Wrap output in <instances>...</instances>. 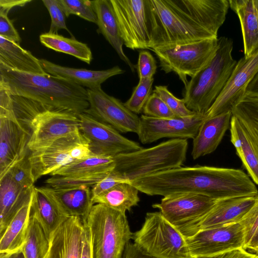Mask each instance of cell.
Masks as SVG:
<instances>
[{
	"instance_id": "21",
	"label": "cell",
	"mask_w": 258,
	"mask_h": 258,
	"mask_svg": "<svg viewBox=\"0 0 258 258\" xmlns=\"http://www.w3.org/2000/svg\"><path fill=\"white\" fill-rule=\"evenodd\" d=\"M63 216L79 217L85 222L94 205L89 186L54 189L41 187Z\"/></svg>"
},
{
	"instance_id": "38",
	"label": "cell",
	"mask_w": 258,
	"mask_h": 258,
	"mask_svg": "<svg viewBox=\"0 0 258 258\" xmlns=\"http://www.w3.org/2000/svg\"><path fill=\"white\" fill-rule=\"evenodd\" d=\"M239 223L244 232L243 248L251 249L258 242V196L255 204Z\"/></svg>"
},
{
	"instance_id": "47",
	"label": "cell",
	"mask_w": 258,
	"mask_h": 258,
	"mask_svg": "<svg viewBox=\"0 0 258 258\" xmlns=\"http://www.w3.org/2000/svg\"><path fill=\"white\" fill-rule=\"evenodd\" d=\"M122 258H156L148 254L135 242L126 244Z\"/></svg>"
},
{
	"instance_id": "10",
	"label": "cell",
	"mask_w": 258,
	"mask_h": 258,
	"mask_svg": "<svg viewBox=\"0 0 258 258\" xmlns=\"http://www.w3.org/2000/svg\"><path fill=\"white\" fill-rule=\"evenodd\" d=\"M120 37L132 50L150 49L151 26L148 0H110Z\"/></svg>"
},
{
	"instance_id": "46",
	"label": "cell",
	"mask_w": 258,
	"mask_h": 258,
	"mask_svg": "<svg viewBox=\"0 0 258 258\" xmlns=\"http://www.w3.org/2000/svg\"><path fill=\"white\" fill-rule=\"evenodd\" d=\"M121 182H123V181L111 171L102 180L92 186L91 189L92 197L96 196Z\"/></svg>"
},
{
	"instance_id": "9",
	"label": "cell",
	"mask_w": 258,
	"mask_h": 258,
	"mask_svg": "<svg viewBox=\"0 0 258 258\" xmlns=\"http://www.w3.org/2000/svg\"><path fill=\"white\" fill-rule=\"evenodd\" d=\"M27 99L31 114L29 125L31 133L27 145L29 151L43 148L80 130L79 114L51 109L37 101Z\"/></svg>"
},
{
	"instance_id": "45",
	"label": "cell",
	"mask_w": 258,
	"mask_h": 258,
	"mask_svg": "<svg viewBox=\"0 0 258 258\" xmlns=\"http://www.w3.org/2000/svg\"><path fill=\"white\" fill-rule=\"evenodd\" d=\"M8 13L0 11V36L20 44L21 38L12 21L9 18Z\"/></svg>"
},
{
	"instance_id": "17",
	"label": "cell",
	"mask_w": 258,
	"mask_h": 258,
	"mask_svg": "<svg viewBox=\"0 0 258 258\" xmlns=\"http://www.w3.org/2000/svg\"><path fill=\"white\" fill-rule=\"evenodd\" d=\"M88 141L79 130L60 138L43 148L29 151L28 159L35 181L41 176L50 175L62 166L75 161L72 156L73 149Z\"/></svg>"
},
{
	"instance_id": "32",
	"label": "cell",
	"mask_w": 258,
	"mask_h": 258,
	"mask_svg": "<svg viewBox=\"0 0 258 258\" xmlns=\"http://www.w3.org/2000/svg\"><path fill=\"white\" fill-rule=\"evenodd\" d=\"M258 154V98L243 96L232 109Z\"/></svg>"
},
{
	"instance_id": "39",
	"label": "cell",
	"mask_w": 258,
	"mask_h": 258,
	"mask_svg": "<svg viewBox=\"0 0 258 258\" xmlns=\"http://www.w3.org/2000/svg\"><path fill=\"white\" fill-rule=\"evenodd\" d=\"M66 17L76 15L85 20L97 23L93 1L89 0H58Z\"/></svg>"
},
{
	"instance_id": "35",
	"label": "cell",
	"mask_w": 258,
	"mask_h": 258,
	"mask_svg": "<svg viewBox=\"0 0 258 258\" xmlns=\"http://www.w3.org/2000/svg\"><path fill=\"white\" fill-rule=\"evenodd\" d=\"M49 241L31 211L25 243L23 250L26 258H46Z\"/></svg>"
},
{
	"instance_id": "4",
	"label": "cell",
	"mask_w": 258,
	"mask_h": 258,
	"mask_svg": "<svg viewBox=\"0 0 258 258\" xmlns=\"http://www.w3.org/2000/svg\"><path fill=\"white\" fill-rule=\"evenodd\" d=\"M233 46L231 39L226 37L218 38V47L212 58L191 78L184 88L183 99L188 109L206 115L236 64L237 61L232 55Z\"/></svg>"
},
{
	"instance_id": "18",
	"label": "cell",
	"mask_w": 258,
	"mask_h": 258,
	"mask_svg": "<svg viewBox=\"0 0 258 258\" xmlns=\"http://www.w3.org/2000/svg\"><path fill=\"white\" fill-rule=\"evenodd\" d=\"M258 72V49L250 56H244L238 61L220 95L206 114V118L232 111L242 98L246 89Z\"/></svg>"
},
{
	"instance_id": "50",
	"label": "cell",
	"mask_w": 258,
	"mask_h": 258,
	"mask_svg": "<svg viewBox=\"0 0 258 258\" xmlns=\"http://www.w3.org/2000/svg\"><path fill=\"white\" fill-rule=\"evenodd\" d=\"M244 96L258 98V72L248 84Z\"/></svg>"
},
{
	"instance_id": "23",
	"label": "cell",
	"mask_w": 258,
	"mask_h": 258,
	"mask_svg": "<svg viewBox=\"0 0 258 258\" xmlns=\"http://www.w3.org/2000/svg\"><path fill=\"white\" fill-rule=\"evenodd\" d=\"M232 116V111H228L205 118L193 139L191 153L193 159L196 160L216 150L230 127Z\"/></svg>"
},
{
	"instance_id": "15",
	"label": "cell",
	"mask_w": 258,
	"mask_h": 258,
	"mask_svg": "<svg viewBox=\"0 0 258 258\" xmlns=\"http://www.w3.org/2000/svg\"><path fill=\"white\" fill-rule=\"evenodd\" d=\"M87 89L89 108L84 112L107 123L117 131L138 134L140 117L130 110L119 99L99 87Z\"/></svg>"
},
{
	"instance_id": "29",
	"label": "cell",
	"mask_w": 258,
	"mask_h": 258,
	"mask_svg": "<svg viewBox=\"0 0 258 258\" xmlns=\"http://www.w3.org/2000/svg\"><path fill=\"white\" fill-rule=\"evenodd\" d=\"M31 212L48 241L60 224L67 218L60 213L41 187H34Z\"/></svg>"
},
{
	"instance_id": "44",
	"label": "cell",
	"mask_w": 258,
	"mask_h": 258,
	"mask_svg": "<svg viewBox=\"0 0 258 258\" xmlns=\"http://www.w3.org/2000/svg\"><path fill=\"white\" fill-rule=\"evenodd\" d=\"M135 68L139 79L153 78L157 68L156 61L150 52L146 50L140 52Z\"/></svg>"
},
{
	"instance_id": "42",
	"label": "cell",
	"mask_w": 258,
	"mask_h": 258,
	"mask_svg": "<svg viewBox=\"0 0 258 258\" xmlns=\"http://www.w3.org/2000/svg\"><path fill=\"white\" fill-rule=\"evenodd\" d=\"M144 115L157 118H169L175 115L155 93L151 94L143 110Z\"/></svg>"
},
{
	"instance_id": "27",
	"label": "cell",
	"mask_w": 258,
	"mask_h": 258,
	"mask_svg": "<svg viewBox=\"0 0 258 258\" xmlns=\"http://www.w3.org/2000/svg\"><path fill=\"white\" fill-rule=\"evenodd\" d=\"M230 8L237 15L243 37L244 56L258 49V18L253 0H229Z\"/></svg>"
},
{
	"instance_id": "5",
	"label": "cell",
	"mask_w": 258,
	"mask_h": 258,
	"mask_svg": "<svg viewBox=\"0 0 258 258\" xmlns=\"http://www.w3.org/2000/svg\"><path fill=\"white\" fill-rule=\"evenodd\" d=\"M188 141L173 139L155 146L113 156L112 172L123 182L181 167L185 162Z\"/></svg>"
},
{
	"instance_id": "51",
	"label": "cell",
	"mask_w": 258,
	"mask_h": 258,
	"mask_svg": "<svg viewBox=\"0 0 258 258\" xmlns=\"http://www.w3.org/2000/svg\"><path fill=\"white\" fill-rule=\"evenodd\" d=\"M86 224V223H85ZM86 227L85 238L84 241L81 258H92L90 237L88 229Z\"/></svg>"
},
{
	"instance_id": "34",
	"label": "cell",
	"mask_w": 258,
	"mask_h": 258,
	"mask_svg": "<svg viewBox=\"0 0 258 258\" xmlns=\"http://www.w3.org/2000/svg\"><path fill=\"white\" fill-rule=\"evenodd\" d=\"M113 156L93 155L89 158L72 162L56 170L51 176H70L110 173L114 168Z\"/></svg>"
},
{
	"instance_id": "37",
	"label": "cell",
	"mask_w": 258,
	"mask_h": 258,
	"mask_svg": "<svg viewBox=\"0 0 258 258\" xmlns=\"http://www.w3.org/2000/svg\"><path fill=\"white\" fill-rule=\"evenodd\" d=\"M153 82L154 78L139 79L131 96L124 103V105L132 112L141 113L151 94Z\"/></svg>"
},
{
	"instance_id": "24",
	"label": "cell",
	"mask_w": 258,
	"mask_h": 258,
	"mask_svg": "<svg viewBox=\"0 0 258 258\" xmlns=\"http://www.w3.org/2000/svg\"><path fill=\"white\" fill-rule=\"evenodd\" d=\"M34 187L23 188L8 173L0 178V235L18 211L30 199Z\"/></svg>"
},
{
	"instance_id": "49",
	"label": "cell",
	"mask_w": 258,
	"mask_h": 258,
	"mask_svg": "<svg viewBox=\"0 0 258 258\" xmlns=\"http://www.w3.org/2000/svg\"><path fill=\"white\" fill-rule=\"evenodd\" d=\"M31 0H0V11L9 13L10 10L15 7H23Z\"/></svg>"
},
{
	"instance_id": "14",
	"label": "cell",
	"mask_w": 258,
	"mask_h": 258,
	"mask_svg": "<svg viewBox=\"0 0 258 258\" xmlns=\"http://www.w3.org/2000/svg\"><path fill=\"white\" fill-rule=\"evenodd\" d=\"M30 136L16 116L12 104L0 109V178L28 153Z\"/></svg>"
},
{
	"instance_id": "43",
	"label": "cell",
	"mask_w": 258,
	"mask_h": 258,
	"mask_svg": "<svg viewBox=\"0 0 258 258\" xmlns=\"http://www.w3.org/2000/svg\"><path fill=\"white\" fill-rule=\"evenodd\" d=\"M42 2L51 17V25L48 32L57 34L58 31L60 29L69 31L66 24V16L58 0H42Z\"/></svg>"
},
{
	"instance_id": "22",
	"label": "cell",
	"mask_w": 258,
	"mask_h": 258,
	"mask_svg": "<svg viewBox=\"0 0 258 258\" xmlns=\"http://www.w3.org/2000/svg\"><path fill=\"white\" fill-rule=\"evenodd\" d=\"M40 61L46 73L65 79L88 89L101 87V84L108 79L125 72L118 66L105 70L94 71L61 66L43 58L40 59Z\"/></svg>"
},
{
	"instance_id": "33",
	"label": "cell",
	"mask_w": 258,
	"mask_h": 258,
	"mask_svg": "<svg viewBox=\"0 0 258 258\" xmlns=\"http://www.w3.org/2000/svg\"><path fill=\"white\" fill-rule=\"evenodd\" d=\"M41 43L49 49L72 55L90 64L93 59L91 50L86 43L74 37L67 38L58 34L45 33L39 36Z\"/></svg>"
},
{
	"instance_id": "25",
	"label": "cell",
	"mask_w": 258,
	"mask_h": 258,
	"mask_svg": "<svg viewBox=\"0 0 258 258\" xmlns=\"http://www.w3.org/2000/svg\"><path fill=\"white\" fill-rule=\"evenodd\" d=\"M93 1L94 9L97 16L98 30L106 40L114 48L119 58L128 66L131 71L135 72V66L124 53L123 43L120 35L117 20L110 0Z\"/></svg>"
},
{
	"instance_id": "8",
	"label": "cell",
	"mask_w": 258,
	"mask_h": 258,
	"mask_svg": "<svg viewBox=\"0 0 258 258\" xmlns=\"http://www.w3.org/2000/svg\"><path fill=\"white\" fill-rule=\"evenodd\" d=\"M218 38L152 48L165 73L174 72L186 86L187 77L191 78L212 58L217 50Z\"/></svg>"
},
{
	"instance_id": "2",
	"label": "cell",
	"mask_w": 258,
	"mask_h": 258,
	"mask_svg": "<svg viewBox=\"0 0 258 258\" xmlns=\"http://www.w3.org/2000/svg\"><path fill=\"white\" fill-rule=\"evenodd\" d=\"M149 196L189 192L216 200L248 197L254 184L241 169L196 165L179 167L125 181Z\"/></svg>"
},
{
	"instance_id": "16",
	"label": "cell",
	"mask_w": 258,
	"mask_h": 258,
	"mask_svg": "<svg viewBox=\"0 0 258 258\" xmlns=\"http://www.w3.org/2000/svg\"><path fill=\"white\" fill-rule=\"evenodd\" d=\"M206 115H194L169 118H157L142 115L137 134L143 144L153 143L164 138L192 139L197 136Z\"/></svg>"
},
{
	"instance_id": "36",
	"label": "cell",
	"mask_w": 258,
	"mask_h": 258,
	"mask_svg": "<svg viewBox=\"0 0 258 258\" xmlns=\"http://www.w3.org/2000/svg\"><path fill=\"white\" fill-rule=\"evenodd\" d=\"M110 173L102 172L91 174L70 176H52L45 181L46 186L54 189L68 188L81 186H93Z\"/></svg>"
},
{
	"instance_id": "53",
	"label": "cell",
	"mask_w": 258,
	"mask_h": 258,
	"mask_svg": "<svg viewBox=\"0 0 258 258\" xmlns=\"http://www.w3.org/2000/svg\"><path fill=\"white\" fill-rule=\"evenodd\" d=\"M253 2L255 8L257 16L258 18V0H253Z\"/></svg>"
},
{
	"instance_id": "11",
	"label": "cell",
	"mask_w": 258,
	"mask_h": 258,
	"mask_svg": "<svg viewBox=\"0 0 258 258\" xmlns=\"http://www.w3.org/2000/svg\"><path fill=\"white\" fill-rule=\"evenodd\" d=\"M218 200L189 192L176 193L163 197L160 203L152 205L178 229L193 224L207 215Z\"/></svg>"
},
{
	"instance_id": "48",
	"label": "cell",
	"mask_w": 258,
	"mask_h": 258,
	"mask_svg": "<svg viewBox=\"0 0 258 258\" xmlns=\"http://www.w3.org/2000/svg\"><path fill=\"white\" fill-rule=\"evenodd\" d=\"M256 255L249 253L242 248L215 255L196 258H255Z\"/></svg>"
},
{
	"instance_id": "54",
	"label": "cell",
	"mask_w": 258,
	"mask_h": 258,
	"mask_svg": "<svg viewBox=\"0 0 258 258\" xmlns=\"http://www.w3.org/2000/svg\"><path fill=\"white\" fill-rule=\"evenodd\" d=\"M254 251L256 254H258V242L254 245V246L251 249Z\"/></svg>"
},
{
	"instance_id": "6",
	"label": "cell",
	"mask_w": 258,
	"mask_h": 258,
	"mask_svg": "<svg viewBox=\"0 0 258 258\" xmlns=\"http://www.w3.org/2000/svg\"><path fill=\"white\" fill-rule=\"evenodd\" d=\"M88 229L92 258H122L133 238L125 213L94 204L84 222Z\"/></svg>"
},
{
	"instance_id": "52",
	"label": "cell",
	"mask_w": 258,
	"mask_h": 258,
	"mask_svg": "<svg viewBox=\"0 0 258 258\" xmlns=\"http://www.w3.org/2000/svg\"><path fill=\"white\" fill-rule=\"evenodd\" d=\"M0 258H26L23 249L9 253H0Z\"/></svg>"
},
{
	"instance_id": "31",
	"label": "cell",
	"mask_w": 258,
	"mask_h": 258,
	"mask_svg": "<svg viewBox=\"0 0 258 258\" xmlns=\"http://www.w3.org/2000/svg\"><path fill=\"white\" fill-rule=\"evenodd\" d=\"M139 191L131 183L123 182L92 197V202L94 205L102 204L125 213L138 205L140 201Z\"/></svg>"
},
{
	"instance_id": "3",
	"label": "cell",
	"mask_w": 258,
	"mask_h": 258,
	"mask_svg": "<svg viewBox=\"0 0 258 258\" xmlns=\"http://www.w3.org/2000/svg\"><path fill=\"white\" fill-rule=\"evenodd\" d=\"M0 88L11 95L33 100L51 109L79 114L89 107L87 89L48 74L26 73L0 64Z\"/></svg>"
},
{
	"instance_id": "19",
	"label": "cell",
	"mask_w": 258,
	"mask_h": 258,
	"mask_svg": "<svg viewBox=\"0 0 258 258\" xmlns=\"http://www.w3.org/2000/svg\"><path fill=\"white\" fill-rule=\"evenodd\" d=\"M257 196L218 200L211 210L201 219L178 230L187 237L201 229L239 223L255 204Z\"/></svg>"
},
{
	"instance_id": "12",
	"label": "cell",
	"mask_w": 258,
	"mask_h": 258,
	"mask_svg": "<svg viewBox=\"0 0 258 258\" xmlns=\"http://www.w3.org/2000/svg\"><path fill=\"white\" fill-rule=\"evenodd\" d=\"M191 258L215 255L243 248L244 232L239 223L201 229L185 237Z\"/></svg>"
},
{
	"instance_id": "1",
	"label": "cell",
	"mask_w": 258,
	"mask_h": 258,
	"mask_svg": "<svg viewBox=\"0 0 258 258\" xmlns=\"http://www.w3.org/2000/svg\"><path fill=\"white\" fill-rule=\"evenodd\" d=\"M150 49L218 38L227 0H148Z\"/></svg>"
},
{
	"instance_id": "40",
	"label": "cell",
	"mask_w": 258,
	"mask_h": 258,
	"mask_svg": "<svg viewBox=\"0 0 258 258\" xmlns=\"http://www.w3.org/2000/svg\"><path fill=\"white\" fill-rule=\"evenodd\" d=\"M153 92L163 100L175 116L184 117L196 114L188 109L183 99H180L174 96L167 86H156Z\"/></svg>"
},
{
	"instance_id": "28",
	"label": "cell",
	"mask_w": 258,
	"mask_h": 258,
	"mask_svg": "<svg viewBox=\"0 0 258 258\" xmlns=\"http://www.w3.org/2000/svg\"><path fill=\"white\" fill-rule=\"evenodd\" d=\"M33 194L18 211L0 235V253L14 252L23 248L26 239L31 211Z\"/></svg>"
},
{
	"instance_id": "20",
	"label": "cell",
	"mask_w": 258,
	"mask_h": 258,
	"mask_svg": "<svg viewBox=\"0 0 258 258\" xmlns=\"http://www.w3.org/2000/svg\"><path fill=\"white\" fill-rule=\"evenodd\" d=\"M86 232L81 218L67 217L49 240L46 258H81Z\"/></svg>"
},
{
	"instance_id": "7",
	"label": "cell",
	"mask_w": 258,
	"mask_h": 258,
	"mask_svg": "<svg viewBox=\"0 0 258 258\" xmlns=\"http://www.w3.org/2000/svg\"><path fill=\"white\" fill-rule=\"evenodd\" d=\"M132 239L156 258H191L185 237L160 212L147 213L142 227L133 233Z\"/></svg>"
},
{
	"instance_id": "30",
	"label": "cell",
	"mask_w": 258,
	"mask_h": 258,
	"mask_svg": "<svg viewBox=\"0 0 258 258\" xmlns=\"http://www.w3.org/2000/svg\"><path fill=\"white\" fill-rule=\"evenodd\" d=\"M230 141L251 179L258 185V154L237 118L232 116Z\"/></svg>"
},
{
	"instance_id": "26",
	"label": "cell",
	"mask_w": 258,
	"mask_h": 258,
	"mask_svg": "<svg viewBox=\"0 0 258 258\" xmlns=\"http://www.w3.org/2000/svg\"><path fill=\"white\" fill-rule=\"evenodd\" d=\"M0 64L26 73L46 75L40 59L23 48L20 44L0 36Z\"/></svg>"
},
{
	"instance_id": "41",
	"label": "cell",
	"mask_w": 258,
	"mask_h": 258,
	"mask_svg": "<svg viewBox=\"0 0 258 258\" xmlns=\"http://www.w3.org/2000/svg\"><path fill=\"white\" fill-rule=\"evenodd\" d=\"M29 153L17 162L8 171L13 179L26 189L33 188L35 182L30 163L28 159Z\"/></svg>"
},
{
	"instance_id": "13",
	"label": "cell",
	"mask_w": 258,
	"mask_h": 258,
	"mask_svg": "<svg viewBox=\"0 0 258 258\" xmlns=\"http://www.w3.org/2000/svg\"><path fill=\"white\" fill-rule=\"evenodd\" d=\"M78 116L80 131L89 141L93 155L114 156L142 148L139 143L123 137L111 125L86 113Z\"/></svg>"
}]
</instances>
